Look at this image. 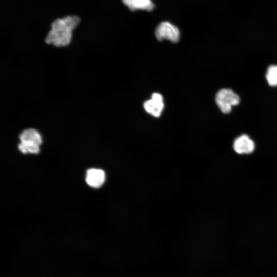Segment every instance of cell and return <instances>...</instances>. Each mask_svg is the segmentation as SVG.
Listing matches in <instances>:
<instances>
[{
	"instance_id": "277c9868",
	"label": "cell",
	"mask_w": 277,
	"mask_h": 277,
	"mask_svg": "<svg viewBox=\"0 0 277 277\" xmlns=\"http://www.w3.org/2000/svg\"><path fill=\"white\" fill-rule=\"evenodd\" d=\"M155 34L159 41L165 39L173 43L177 42L180 37L179 29L167 22H162L159 24L156 28Z\"/></svg>"
},
{
	"instance_id": "9c48e42d",
	"label": "cell",
	"mask_w": 277,
	"mask_h": 277,
	"mask_svg": "<svg viewBox=\"0 0 277 277\" xmlns=\"http://www.w3.org/2000/svg\"><path fill=\"white\" fill-rule=\"evenodd\" d=\"M266 78L270 86H277V65H271L268 68Z\"/></svg>"
},
{
	"instance_id": "6da1fadb",
	"label": "cell",
	"mask_w": 277,
	"mask_h": 277,
	"mask_svg": "<svg viewBox=\"0 0 277 277\" xmlns=\"http://www.w3.org/2000/svg\"><path fill=\"white\" fill-rule=\"evenodd\" d=\"M80 18L76 16H67L55 19L46 37L47 44L57 47L68 45L72 38V31L77 26Z\"/></svg>"
},
{
	"instance_id": "8992f818",
	"label": "cell",
	"mask_w": 277,
	"mask_h": 277,
	"mask_svg": "<svg viewBox=\"0 0 277 277\" xmlns=\"http://www.w3.org/2000/svg\"><path fill=\"white\" fill-rule=\"evenodd\" d=\"M233 149L239 154H248L254 149V143L246 134L237 137L233 143Z\"/></svg>"
},
{
	"instance_id": "5b68a950",
	"label": "cell",
	"mask_w": 277,
	"mask_h": 277,
	"mask_svg": "<svg viewBox=\"0 0 277 277\" xmlns=\"http://www.w3.org/2000/svg\"><path fill=\"white\" fill-rule=\"evenodd\" d=\"M144 107L146 112L151 115L160 116L164 107L162 95L158 93H153L151 98L144 102Z\"/></svg>"
},
{
	"instance_id": "3957f363",
	"label": "cell",
	"mask_w": 277,
	"mask_h": 277,
	"mask_svg": "<svg viewBox=\"0 0 277 277\" xmlns=\"http://www.w3.org/2000/svg\"><path fill=\"white\" fill-rule=\"evenodd\" d=\"M215 100L216 105L224 113L230 112L232 107L238 105L240 101L239 95L228 88L219 90L216 93Z\"/></svg>"
},
{
	"instance_id": "52a82bcc",
	"label": "cell",
	"mask_w": 277,
	"mask_h": 277,
	"mask_svg": "<svg viewBox=\"0 0 277 277\" xmlns=\"http://www.w3.org/2000/svg\"><path fill=\"white\" fill-rule=\"evenodd\" d=\"M105 180V173L103 170L91 168L87 171L86 181L90 186L98 188L103 184Z\"/></svg>"
},
{
	"instance_id": "ba28073f",
	"label": "cell",
	"mask_w": 277,
	"mask_h": 277,
	"mask_svg": "<svg viewBox=\"0 0 277 277\" xmlns=\"http://www.w3.org/2000/svg\"><path fill=\"white\" fill-rule=\"evenodd\" d=\"M131 10H145L151 11L154 7L151 0H122Z\"/></svg>"
},
{
	"instance_id": "7a4b0ae2",
	"label": "cell",
	"mask_w": 277,
	"mask_h": 277,
	"mask_svg": "<svg viewBox=\"0 0 277 277\" xmlns=\"http://www.w3.org/2000/svg\"><path fill=\"white\" fill-rule=\"evenodd\" d=\"M19 138L21 143L18 147L22 153L37 154L39 152L42 138L41 135L36 129H25L20 134Z\"/></svg>"
}]
</instances>
